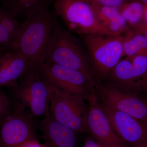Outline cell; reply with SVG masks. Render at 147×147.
Wrapping results in <instances>:
<instances>
[{
	"mask_svg": "<svg viewBox=\"0 0 147 147\" xmlns=\"http://www.w3.org/2000/svg\"><path fill=\"white\" fill-rule=\"evenodd\" d=\"M57 17L50 8L28 16L20 24L9 50L20 53L32 63L42 64Z\"/></svg>",
	"mask_w": 147,
	"mask_h": 147,
	"instance_id": "cell-1",
	"label": "cell"
},
{
	"mask_svg": "<svg viewBox=\"0 0 147 147\" xmlns=\"http://www.w3.org/2000/svg\"><path fill=\"white\" fill-rule=\"evenodd\" d=\"M84 44L73 33L55 22L45 52L44 62L63 66L80 71L96 87L88 57Z\"/></svg>",
	"mask_w": 147,
	"mask_h": 147,
	"instance_id": "cell-2",
	"label": "cell"
},
{
	"mask_svg": "<svg viewBox=\"0 0 147 147\" xmlns=\"http://www.w3.org/2000/svg\"><path fill=\"white\" fill-rule=\"evenodd\" d=\"M93 76L105 80L123 57V36L100 34L82 35Z\"/></svg>",
	"mask_w": 147,
	"mask_h": 147,
	"instance_id": "cell-3",
	"label": "cell"
},
{
	"mask_svg": "<svg viewBox=\"0 0 147 147\" xmlns=\"http://www.w3.org/2000/svg\"><path fill=\"white\" fill-rule=\"evenodd\" d=\"M40 65L32 64L11 87L15 101L29 108L34 117L50 113L51 84L42 73Z\"/></svg>",
	"mask_w": 147,
	"mask_h": 147,
	"instance_id": "cell-4",
	"label": "cell"
},
{
	"mask_svg": "<svg viewBox=\"0 0 147 147\" xmlns=\"http://www.w3.org/2000/svg\"><path fill=\"white\" fill-rule=\"evenodd\" d=\"M50 84L51 117L78 133H86L89 105H87L86 100L80 96L63 91Z\"/></svg>",
	"mask_w": 147,
	"mask_h": 147,
	"instance_id": "cell-5",
	"label": "cell"
},
{
	"mask_svg": "<svg viewBox=\"0 0 147 147\" xmlns=\"http://www.w3.org/2000/svg\"><path fill=\"white\" fill-rule=\"evenodd\" d=\"M53 5L56 16L72 33L111 35L97 21L89 0H54Z\"/></svg>",
	"mask_w": 147,
	"mask_h": 147,
	"instance_id": "cell-6",
	"label": "cell"
},
{
	"mask_svg": "<svg viewBox=\"0 0 147 147\" xmlns=\"http://www.w3.org/2000/svg\"><path fill=\"white\" fill-rule=\"evenodd\" d=\"M24 104L14 101L0 119V147H18L36 138L34 116Z\"/></svg>",
	"mask_w": 147,
	"mask_h": 147,
	"instance_id": "cell-7",
	"label": "cell"
},
{
	"mask_svg": "<svg viewBox=\"0 0 147 147\" xmlns=\"http://www.w3.org/2000/svg\"><path fill=\"white\" fill-rule=\"evenodd\" d=\"M108 84L125 90L142 93L147 84V55L121 59L108 75Z\"/></svg>",
	"mask_w": 147,
	"mask_h": 147,
	"instance_id": "cell-8",
	"label": "cell"
},
{
	"mask_svg": "<svg viewBox=\"0 0 147 147\" xmlns=\"http://www.w3.org/2000/svg\"><path fill=\"white\" fill-rule=\"evenodd\" d=\"M40 66L48 81L59 89L80 96L86 100L95 93L96 87L80 71L47 62L43 63Z\"/></svg>",
	"mask_w": 147,
	"mask_h": 147,
	"instance_id": "cell-9",
	"label": "cell"
},
{
	"mask_svg": "<svg viewBox=\"0 0 147 147\" xmlns=\"http://www.w3.org/2000/svg\"><path fill=\"white\" fill-rule=\"evenodd\" d=\"M96 87L102 104L147 122V99L142 93L125 90L109 84Z\"/></svg>",
	"mask_w": 147,
	"mask_h": 147,
	"instance_id": "cell-10",
	"label": "cell"
},
{
	"mask_svg": "<svg viewBox=\"0 0 147 147\" xmlns=\"http://www.w3.org/2000/svg\"><path fill=\"white\" fill-rule=\"evenodd\" d=\"M87 101L89 102L87 132L101 147H128L113 128L95 93Z\"/></svg>",
	"mask_w": 147,
	"mask_h": 147,
	"instance_id": "cell-11",
	"label": "cell"
},
{
	"mask_svg": "<svg viewBox=\"0 0 147 147\" xmlns=\"http://www.w3.org/2000/svg\"><path fill=\"white\" fill-rule=\"evenodd\" d=\"M100 105L116 132L129 146L134 147L147 142V122L102 103Z\"/></svg>",
	"mask_w": 147,
	"mask_h": 147,
	"instance_id": "cell-12",
	"label": "cell"
},
{
	"mask_svg": "<svg viewBox=\"0 0 147 147\" xmlns=\"http://www.w3.org/2000/svg\"><path fill=\"white\" fill-rule=\"evenodd\" d=\"M46 147H78V132L54 120L50 113L40 123Z\"/></svg>",
	"mask_w": 147,
	"mask_h": 147,
	"instance_id": "cell-13",
	"label": "cell"
},
{
	"mask_svg": "<svg viewBox=\"0 0 147 147\" xmlns=\"http://www.w3.org/2000/svg\"><path fill=\"white\" fill-rule=\"evenodd\" d=\"M32 63L17 52L3 53L0 57V88L16 85Z\"/></svg>",
	"mask_w": 147,
	"mask_h": 147,
	"instance_id": "cell-14",
	"label": "cell"
},
{
	"mask_svg": "<svg viewBox=\"0 0 147 147\" xmlns=\"http://www.w3.org/2000/svg\"><path fill=\"white\" fill-rule=\"evenodd\" d=\"M91 4L97 21L110 34L122 35L129 28L117 8Z\"/></svg>",
	"mask_w": 147,
	"mask_h": 147,
	"instance_id": "cell-15",
	"label": "cell"
},
{
	"mask_svg": "<svg viewBox=\"0 0 147 147\" xmlns=\"http://www.w3.org/2000/svg\"><path fill=\"white\" fill-rule=\"evenodd\" d=\"M2 6L16 18H26L33 13L50 8L54 0H1Z\"/></svg>",
	"mask_w": 147,
	"mask_h": 147,
	"instance_id": "cell-16",
	"label": "cell"
},
{
	"mask_svg": "<svg viewBox=\"0 0 147 147\" xmlns=\"http://www.w3.org/2000/svg\"><path fill=\"white\" fill-rule=\"evenodd\" d=\"M123 56L147 55V39L130 28L123 34Z\"/></svg>",
	"mask_w": 147,
	"mask_h": 147,
	"instance_id": "cell-17",
	"label": "cell"
},
{
	"mask_svg": "<svg viewBox=\"0 0 147 147\" xmlns=\"http://www.w3.org/2000/svg\"><path fill=\"white\" fill-rule=\"evenodd\" d=\"M145 6L138 0H129L117 8L129 28L142 23Z\"/></svg>",
	"mask_w": 147,
	"mask_h": 147,
	"instance_id": "cell-18",
	"label": "cell"
},
{
	"mask_svg": "<svg viewBox=\"0 0 147 147\" xmlns=\"http://www.w3.org/2000/svg\"><path fill=\"white\" fill-rule=\"evenodd\" d=\"M0 24L2 26L13 39V42L18 34L20 24L17 18L5 7H0Z\"/></svg>",
	"mask_w": 147,
	"mask_h": 147,
	"instance_id": "cell-19",
	"label": "cell"
},
{
	"mask_svg": "<svg viewBox=\"0 0 147 147\" xmlns=\"http://www.w3.org/2000/svg\"><path fill=\"white\" fill-rule=\"evenodd\" d=\"M12 103L7 96L0 90V119L9 112Z\"/></svg>",
	"mask_w": 147,
	"mask_h": 147,
	"instance_id": "cell-20",
	"label": "cell"
},
{
	"mask_svg": "<svg viewBox=\"0 0 147 147\" xmlns=\"http://www.w3.org/2000/svg\"><path fill=\"white\" fill-rule=\"evenodd\" d=\"M13 42L12 37L0 24V48L9 50Z\"/></svg>",
	"mask_w": 147,
	"mask_h": 147,
	"instance_id": "cell-21",
	"label": "cell"
},
{
	"mask_svg": "<svg viewBox=\"0 0 147 147\" xmlns=\"http://www.w3.org/2000/svg\"><path fill=\"white\" fill-rule=\"evenodd\" d=\"M91 3L118 8L129 0H89Z\"/></svg>",
	"mask_w": 147,
	"mask_h": 147,
	"instance_id": "cell-22",
	"label": "cell"
},
{
	"mask_svg": "<svg viewBox=\"0 0 147 147\" xmlns=\"http://www.w3.org/2000/svg\"><path fill=\"white\" fill-rule=\"evenodd\" d=\"M129 28L134 32L144 36L147 39V24L140 23L134 26Z\"/></svg>",
	"mask_w": 147,
	"mask_h": 147,
	"instance_id": "cell-23",
	"label": "cell"
},
{
	"mask_svg": "<svg viewBox=\"0 0 147 147\" xmlns=\"http://www.w3.org/2000/svg\"><path fill=\"white\" fill-rule=\"evenodd\" d=\"M18 147H46L45 144H40L36 138L28 140Z\"/></svg>",
	"mask_w": 147,
	"mask_h": 147,
	"instance_id": "cell-24",
	"label": "cell"
},
{
	"mask_svg": "<svg viewBox=\"0 0 147 147\" xmlns=\"http://www.w3.org/2000/svg\"><path fill=\"white\" fill-rule=\"evenodd\" d=\"M83 147H101L91 137L86 139Z\"/></svg>",
	"mask_w": 147,
	"mask_h": 147,
	"instance_id": "cell-25",
	"label": "cell"
},
{
	"mask_svg": "<svg viewBox=\"0 0 147 147\" xmlns=\"http://www.w3.org/2000/svg\"><path fill=\"white\" fill-rule=\"evenodd\" d=\"M142 23L147 24V6H145Z\"/></svg>",
	"mask_w": 147,
	"mask_h": 147,
	"instance_id": "cell-26",
	"label": "cell"
},
{
	"mask_svg": "<svg viewBox=\"0 0 147 147\" xmlns=\"http://www.w3.org/2000/svg\"><path fill=\"white\" fill-rule=\"evenodd\" d=\"M142 92H144L145 97L147 99V84L146 86L144 88V90H143Z\"/></svg>",
	"mask_w": 147,
	"mask_h": 147,
	"instance_id": "cell-27",
	"label": "cell"
},
{
	"mask_svg": "<svg viewBox=\"0 0 147 147\" xmlns=\"http://www.w3.org/2000/svg\"><path fill=\"white\" fill-rule=\"evenodd\" d=\"M134 147H147V142Z\"/></svg>",
	"mask_w": 147,
	"mask_h": 147,
	"instance_id": "cell-28",
	"label": "cell"
},
{
	"mask_svg": "<svg viewBox=\"0 0 147 147\" xmlns=\"http://www.w3.org/2000/svg\"><path fill=\"white\" fill-rule=\"evenodd\" d=\"M138 1L142 3L145 6H147V0H138Z\"/></svg>",
	"mask_w": 147,
	"mask_h": 147,
	"instance_id": "cell-29",
	"label": "cell"
},
{
	"mask_svg": "<svg viewBox=\"0 0 147 147\" xmlns=\"http://www.w3.org/2000/svg\"><path fill=\"white\" fill-rule=\"evenodd\" d=\"M3 49L1 48H0V57H1V55L3 53Z\"/></svg>",
	"mask_w": 147,
	"mask_h": 147,
	"instance_id": "cell-30",
	"label": "cell"
}]
</instances>
